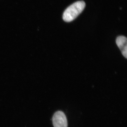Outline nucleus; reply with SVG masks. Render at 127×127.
Masks as SVG:
<instances>
[{
	"label": "nucleus",
	"mask_w": 127,
	"mask_h": 127,
	"mask_svg": "<svg viewBox=\"0 0 127 127\" xmlns=\"http://www.w3.org/2000/svg\"><path fill=\"white\" fill-rule=\"evenodd\" d=\"M85 6L86 3L83 1H78L71 5L64 12V21L69 22L74 20L84 10Z\"/></svg>",
	"instance_id": "nucleus-1"
},
{
	"label": "nucleus",
	"mask_w": 127,
	"mask_h": 127,
	"mask_svg": "<svg viewBox=\"0 0 127 127\" xmlns=\"http://www.w3.org/2000/svg\"><path fill=\"white\" fill-rule=\"evenodd\" d=\"M54 127H67V121L65 115L61 111L56 112L52 118Z\"/></svg>",
	"instance_id": "nucleus-2"
},
{
	"label": "nucleus",
	"mask_w": 127,
	"mask_h": 127,
	"mask_svg": "<svg viewBox=\"0 0 127 127\" xmlns=\"http://www.w3.org/2000/svg\"><path fill=\"white\" fill-rule=\"evenodd\" d=\"M116 43L121 50L122 54L125 58L127 57V38L125 36H119L116 39Z\"/></svg>",
	"instance_id": "nucleus-3"
}]
</instances>
